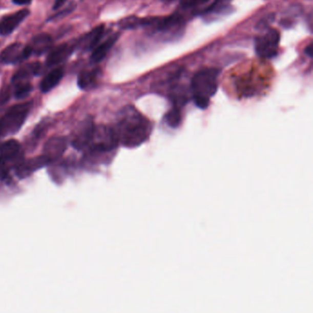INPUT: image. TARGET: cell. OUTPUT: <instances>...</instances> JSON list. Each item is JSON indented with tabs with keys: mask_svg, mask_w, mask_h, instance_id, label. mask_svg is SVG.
<instances>
[{
	"mask_svg": "<svg viewBox=\"0 0 313 313\" xmlns=\"http://www.w3.org/2000/svg\"><path fill=\"white\" fill-rule=\"evenodd\" d=\"M119 144L126 148H136L150 139L153 124L133 106L124 107L117 115L112 127Z\"/></svg>",
	"mask_w": 313,
	"mask_h": 313,
	"instance_id": "cell-1",
	"label": "cell"
},
{
	"mask_svg": "<svg viewBox=\"0 0 313 313\" xmlns=\"http://www.w3.org/2000/svg\"><path fill=\"white\" fill-rule=\"evenodd\" d=\"M220 71L216 68H206L195 74L191 80V91L195 105L200 110H206L210 100L218 90Z\"/></svg>",
	"mask_w": 313,
	"mask_h": 313,
	"instance_id": "cell-2",
	"label": "cell"
},
{
	"mask_svg": "<svg viewBox=\"0 0 313 313\" xmlns=\"http://www.w3.org/2000/svg\"><path fill=\"white\" fill-rule=\"evenodd\" d=\"M31 103H22L12 106L0 118V139L18 133L30 114Z\"/></svg>",
	"mask_w": 313,
	"mask_h": 313,
	"instance_id": "cell-3",
	"label": "cell"
},
{
	"mask_svg": "<svg viewBox=\"0 0 313 313\" xmlns=\"http://www.w3.org/2000/svg\"><path fill=\"white\" fill-rule=\"evenodd\" d=\"M118 145L119 141L112 127L98 125L95 127L92 140L88 148L93 153H110L115 150Z\"/></svg>",
	"mask_w": 313,
	"mask_h": 313,
	"instance_id": "cell-4",
	"label": "cell"
},
{
	"mask_svg": "<svg viewBox=\"0 0 313 313\" xmlns=\"http://www.w3.org/2000/svg\"><path fill=\"white\" fill-rule=\"evenodd\" d=\"M184 24L185 20L182 15L173 14L163 18L154 17L150 25L147 28L150 29L153 34H161L163 37H174L180 32Z\"/></svg>",
	"mask_w": 313,
	"mask_h": 313,
	"instance_id": "cell-5",
	"label": "cell"
},
{
	"mask_svg": "<svg viewBox=\"0 0 313 313\" xmlns=\"http://www.w3.org/2000/svg\"><path fill=\"white\" fill-rule=\"evenodd\" d=\"M280 43V33L278 30L267 29L262 35L255 40V49L257 55L261 58L270 59L278 54Z\"/></svg>",
	"mask_w": 313,
	"mask_h": 313,
	"instance_id": "cell-6",
	"label": "cell"
},
{
	"mask_svg": "<svg viewBox=\"0 0 313 313\" xmlns=\"http://www.w3.org/2000/svg\"><path fill=\"white\" fill-rule=\"evenodd\" d=\"M32 54L31 46H24L20 43H15L9 45L0 53V62L4 65H17Z\"/></svg>",
	"mask_w": 313,
	"mask_h": 313,
	"instance_id": "cell-7",
	"label": "cell"
},
{
	"mask_svg": "<svg viewBox=\"0 0 313 313\" xmlns=\"http://www.w3.org/2000/svg\"><path fill=\"white\" fill-rule=\"evenodd\" d=\"M22 158V146L17 140H9L0 145V173L6 175V166Z\"/></svg>",
	"mask_w": 313,
	"mask_h": 313,
	"instance_id": "cell-8",
	"label": "cell"
},
{
	"mask_svg": "<svg viewBox=\"0 0 313 313\" xmlns=\"http://www.w3.org/2000/svg\"><path fill=\"white\" fill-rule=\"evenodd\" d=\"M95 127L96 125L91 117L87 118L80 123L72 139V144L76 150H84L89 147L92 140Z\"/></svg>",
	"mask_w": 313,
	"mask_h": 313,
	"instance_id": "cell-9",
	"label": "cell"
},
{
	"mask_svg": "<svg viewBox=\"0 0 313 313\" xmlns=\"http://www.w3.org/2000/svg\"><path fill=\"white\" fill-rule=\"evenodd\" d=\"M67 148V141L65 137H53L45 143L44 154L49 163L61 158Z\"/></svg>",
	"mask_w": 313,
	"mask_h": 313,
	"instance_id": "cell-10",
	"label": "cell"
},
{
	"mask_svg": "<svg viewBox=\"0 0 313 313\" xmlns=\"http://www.w3.org/2000/svg\"><path fill=\"white\" fill-rule=\"evenodd\" d=\"M30 15V10L24 9L10 15H6L0 19V36L11 34L16 28Z\"/></svg>",
	"mask_w": 313,
	"mask_h": 313,
	"instance_id": "cell-11",
	"label": "cell"
},
{
	"mask_svg": "<svg viewBox=\"0 0 313 313\" xmlns=\"http://www.w3.org/2000/svg\"><path fill=\"white\" fill-rule=\"evenodd\" d=\"M75 45L70 44H62L54 48L51 49L46 58V67H53L65 62L75 50Z\"/></svg>",
	"mask_w": 313,
	"mask_h": 313,
	"instance_id": "cell-12",
	"label": "cell"
},
{
	"mask_svg": "<svg viewBox=\"0 0 313 313\" xmlns=\"http://www.w3.org/2000/svg\"><path fill=\"white\" fill-rule=\"evenodd\" d=\"M101 77V70L97 67L85 69L77 77V85L82 90H89L97 87Z\"/></svg>",
	"mask_w": 313,
	"mask_h": 313,
	"instance_id": "cell-13",
	"label": "cell"
},
{
	"mask_svg": "<svg viewBox=\"0 0 313 313\" xmlns=\"http://www.w3.org/2000/svg\"><path fill=\"white\" fill-rule=\"evenodd\" d=\"M104 31H105V26L103 24L94 28L92 31L78 40L76 47L84 52L91 51L99 44L102 36L104 34Z\"/></svg>",
	"mask_w": 313,
	"mask_h": 313,
	"instance_id": "cell-14",
	"label": "cell"
},
{
	"mask_svg": "<svg viewBox=\"0 0 313 313\" xmlns=\"http://www.w3.org/2000/svg\"><path fill=\"white\" fill-rule=\"evenodd\" d=\"M48 163V160L44 155L35 157V158L31 159V160H28V161H22L18 164L17 174L18 177L24 178L37 170H39L40 168H45V165H47Z\"/></svg>",
	"mask_w": 313,
	"mask_h": 313,
	"instance_id": "cell-15",
	"label": "cell"
},
{
	"mask_svg": "<svg viewBox=\"0 0 313 313\" xmlns=\"http://www.w3.org/2000/svg\"><path fill=\"white\" fill-rule=\"evenodd\" d=\"M119 33H114L113 35L110 36L106 40L102 41L101 44L98 45L92 50L91 53V61L95 64L101 62L104 58L106 57L107 54L111 51V49L114 46L117 40H119Z\"/></svg>",
	"mask_w": 313,
	"mask_h": 313,
	"instance_id": "cell-16",
	"label": "cell"
},
{
	"mask_svg": "<svg viewBox=\"0 0 313 313\" xmlns=\"http://www.w3.org/2000/svg\"><path fill=\"white\" fill-rule=\"evenodd\" d=\"M64 75H65V72L61 67L54 68L51 72H49L48 74L45 75L44 79L41 80V82H40V91L43 93H47L51 91L62 81Z\"/></svg>",
	"mask_w": 313,
	"mask_h": 313,
	"instance_id": "cell-17",
	"label": "cell"
},
{
	"mask_svg": "<svg viewBox=\"0 0 313 313\" xmlns=\"http://www.w3.org/2000/svg\"><path fill=\"white\" fill-rule=\"evenodd\" d=\"M41 70V66L40 62H35L28 64L26 66L19 68L12 77V84L18 83V82H25L30 81L33 75H37Z\"/></svg>",
	"mask_w": 313,
	"mask_h": 313,
	"instance_id": "cell-18",
	"label": "cell"
},
{
	"mask_svg": "<svg viewBox=\"0 0 313 313\" xmlns=\"http://www.w3.org/2000/svg\"><path fill=\"white\" fill-rule=\"evenodd\" d=\"M30 46L32 50V53L36 55H41L52 49L53 38L47 33H40L33 38Z\"/></svg>",
	"mask_w": 313,
	"mask_h": 313,
	"instance_id": "cell-19",
	"label": "cell"
},
{
	"mask_svg": "<svg viewBox=\"0 0 313 313\" xmlns=\"http://www.w3.org/2000/svg\"><path fill=\"white\" fill-rule=\"evenodd\" d=\"M153 18H138L131 16L125 18L119 23V29L121 30H134L141 27H147L150 25Z\"/></svg>",
	"mask_w": 313,
	"mask_h": 313,
	"instance_id": "cell-20",
	"label": "cell"
},
{
	"mask_svg": "<svg viewBox=\"0 0 313 313\" xmlns=\"http://www.w3.org/2000/svg\"><path fill=\"white\" fill-rule=\"evenodd\" d=\"M13 85V94L17 99H23L31 94L33 87L30 81L18 82Z\"/></svg>",
	"mask_w": 313,
	"mask_h": 313,
	"instance_id": "cell-21",
	"label": "cell"
},
{
	"mask_svg": "<svg viewBox=\"0 0 313 313\" xmlns=\"http://www.w3.org/2000/svg\"><path fill=\"white\" fill-rule=\"evenodd\" d=\"M164 119L168 126H170L171 128H177L181 123L180 108L174 107L172 110H170L166 113Z\"/></svg>",
	"mask_w": 313,
	"mask_h": 313,
	"instance_id": "cell-22",
	"label": "cell"
},
{
	"mask_svg": "<svg viewBox=\"0 0 313 313\" xmlns=\"http://www.w3.org/2000/svg\"><path fill=\"white\" fill-rule=\"evenodd\" d=\"M231 0H213L212 4L207 6L206 9L201 11V14L212 13V12H217L220 11L221 9H226L227 4L229 3Z\"/></svg>",
	"mask_w": 313,
	"mask_h": 313,
	"instance_id": "cell-23",
	"label": "cell"
},
{
	"mask_svg": "<svg viewBox=\"0 0 313 313\" xmlns=\"http://www.w3.org/2000/svg\"><path fill=\"white\" fill-rule=\"evenodd\" d=\"M75 5L71 4L67 7V9H62L60 11H58L57 13L54 14L53 16H51L48 18V22H52V20H59V19H62V18L67 17V15L72 13L73 10L75 9Z\"/></svg>",
	"mask_w": 313,
	"mask_h": 313,
	"instance_id": "cell-24",
	"label": "cell"
},
{
	"mask_svg": "<svg viewBox=\"0 0 313 313\" xmlns=\"http://www.w3.org/2000/svg\"><path fill=\"white\" fill-rule=\"evenodd\" d=\"M211 0H184L181 5L185 9H194L203 5L207 4Z\"/></svg>",
	"mask_w": 313,
	"mask_h": 313,
	"instance_id": "cell-25",
	"label": "cell"
},
{
	"mask_svg": "<svg viewBox=\"0 0 313 313\" xmlns=\"http://www.w3.org/2000/svg\"><path fill=\"white\" fill-rule=\"evenodd\" d=\"M274 19H275V15L274 14H268V15L265 16V18H261L256 28L259 29V30H262V31H264L265 29H268L270 24L273 23Z\"/></svg>",
	"mask_w": 313,
	"mask_h": 313,
	"instance_id": "cell-26",
	"label": "cell"
},
{
	"mask_svg": "<svg viewBox=\"0 0 313 313\" xmlns=\"http://www.w3.org/2000/svg\"><path fill=\"white\" fill-rule=\"evenodd\" d=\"M11 93H12V89L9 86H7L3 89H1V90H0V104L1 105L5 104L6 102L9 100Z\"/></svg>",
	"mask_w": 313,
	"mask_h": 313,
	"instance_id": "cell-27",
	"label": "cell"
},
{
	"mask_svg": "<svg viewBox=\"0 0 313 313\" xmlns=\"http://www.w3.org/2000/svg\"><path fill=\"white\" fill-rule=\"evenodd\" d=\"M67 1V0H55L54 5H53V9H61Z\"/></svg>",
	"mask_w": 313,
	"mask_h": 313,
	"instance_id": "cell-28",
	"label": "cell"
},
{
	"mask_svg": "<svg viewBox=\"0 0 313 313\" xmlns=\"http://www.w3.org/2000/svg\"><path fill=\"white\" fill-rule=\"evenodd\" d=\"M305 54L308 55L309 57L312 58L313 56V45L312 44L308 45L305 49Z\"/></svg>",
	"mask_w": 313,
	"mask_h": 313,
	"instance_id": "cell-29",
	"label": "cell"
},
{
	"mask_svg": "<svg viewBox=\"0 0 313 313\" xmlns=\"http://www.w3.org/2000/svg\"><path fill=\"white\" fill-rule=\"evenodd\" d=\"M12 2L18 6H26L31 4V0H12Z\"/></svg>",
	"mask_w": 313,
	"mask_h": 313,
	"instance_id": "cell-30",
	"label": "cell"
},
{
	"mask_svg": "<svg viewBox=\"0 0 313 313\" xmlns=\"http://www.w3.org/2000/svg\"><path fill=\"white\" fill-rule=\"evenodd\" d=\"M176 1H180L181 2H183L184 0H162V2H163L164 4H171V3H174V2H176Z\"/></svg>",
	"mask_w": 313,
	"mask_h": 313,
	"instance_id": "cell-31",
	"label": "cell"
}]
</instances>
